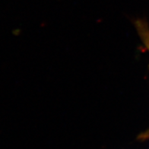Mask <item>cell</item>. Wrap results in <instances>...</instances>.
<instances>
[{"label":"cell","mask_w":149,"mask_h":149,"mask_svg":"<svg viewBox=\"0 0 149 149\" xmlns=\"http://www.w3.org/2000/svg\"><path fill=\"white\" fill-rule=\"evenodd\" d=\"M136 27L144 44L149 51V29L147 24L142 22H137Z\"/></svg>","instance_id":"cell-1"}]
</instances>
